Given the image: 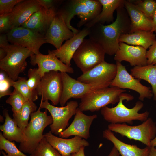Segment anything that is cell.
Masks as SVG:
<instances>
[{
  "instance_id": "6da1fadb",
  "label": "cell",
  "mask_w": 156,
  "mask_h": 156,
  "mask_svg": "<svg viewBox=\"0 0 156 156\" xmlns=\"http://www.w3.org/2000/svg\"><path fill=\"white\" fill-rule=\"evenodd\" d=\"M116 17L112 23L106 25L96 23L89 28V38L103 48L106 54L115 55L119 47L122 34L129 33L131 21L124 6L116 10Z\"/></svg>"
},
{
  "instance_id": "7a4b0ae2",
  "label": "cell",
  "mask_w": 156,
  "mask_h": 156,
  "mask_svg": "<svg viewBox=\"0 0 156 156\" xmlns=\"http://www.w3.org/2000/svg\"><path fill=\"white\" fill-rule=\"evenodd\" d=\"M102 5L98 0L63 1L58 8L57 14L62 16L68 27L74 35L79 31L70 24L72 18L77 16L80 21L77 24L80 28L96 18L101 12Z\"/></svg>"
},
{
  "instance_id": "3957f363",
  "label": "cell",
  "mask_w": 156,
  "mask_h": 156,
  "mask_svg": "<svg viewBox=\"0 0 156 156\" xmlns=\"http://www.w3.org/2000/svg\"><path fill=\"white\" fill-rule=\"evenodd\" d=\"M134 97L128 93H122L117 105L115 107L110 108L106 106L101 109V114L104 119L112 124L127 123L132 125L133 121L139 120L144 122L148 118L149 112L147 111L139 113L138 112L144 106L141 101H137L132 108H129L123 104V102L132 100Z\"/></svg>"
},
{
  "instance_id": "277c9868",
  "label": "cell",
  "mask_w": 156,
  "mask_h": 156,
  "mask_svg": "<svg viewBox=\"0 0 156 156\" xmlns=\"http://www.w3.org/2000/svg\"><path fill=\"white\" fill-rule=\"evenodd\" d=\"M39 106L38 109L32 113L30 120L23 131V141L20 143L19 149L23 153L31 154L44 137L43 131L53 122L51 116L48 115L47 110L42 112Z\"/></svg>"
},
{
  "instance_id": "5b68a950",
  "label": "cell",
  "mask_w": 156,
  "mask_h": 156,
  "mask_svg": "<svg viewBox=\"0 0 156 156\" xmlns=\"http://www.w3.org/2000/svg\"><path fill=\"white\" fill-rule=\"evenodd\" d=\"M2 48L6 52L7 55L0 60V70L5 71L14 81H16L20 74L26 67V59L34 54L28 49L16 44L10 45Z\"/></svg>"
},
{
  "instance_id": "8992f818",
  "label": "cell",
  "mask_w": 156,
  "mask_h": 156,
  "mask_svg": "<svg viewBox=\"0 0 156 156\" xmlns=\"http://www.w3.org/2000/svg\"><path fill=\"white\" fill-rule=\"evenodd\" d=\"M126 91L124 89L110 86L95 90L81 99L78 107L82 112L99 111L107 105L118 103L121 94Z\"/></svg>"
},
{
  "instance_id": "52a82bcc",
  "label": "cell",
  "mask_w": 156,
  "mask_h": 156,
  "mask_svg": "<svg viewBox=\"0 0 156 156\" xmlns=\"http://www.w3.org/2000/svg\"><path fill=\"white\" fill-rule=\"evenodd\" d=\"M108 129L150 147L151 141L156 135V123L151 118L136 126H131L126 123H110L108 125Z\"/></svg>"
},
{
  "instance_id": "ba28073f",
  "label": "cell",
  "mask_w": 156,
  "mask_h": 156,
  "mask_svg": "<svg viewBox=\"0 0 156 156\" xmlns=\"http://www.w3.org/2000/svg\"><path fill=\"white\" fill-rule=\"evenodd\" d=\"M105 54L100 44L89 38L84 39L73 59L83 73L104 61Z\"/></svg>"
},
{
  "instance_id": "9c48e42d",
  "label": "cell",
  "mask_w": 156,
  "mask_h": 156,
  "mask_svg": "<svg viewBox=\"0 0 156 156\" xmlns=\"http://www.w3.org/2000/svg\"><path fill=\"white\" fill-rule=\"evenodd\" d=\"M79 106L77 101H71L67 103L66 106L58 107L51 104L48 101H43L42 98L40 105L41 109H47L51 114L53 122L50 125V131L52 133L57 135L68 126L69 120L76 114Z\"/></svg>"
},
{
  "instance_id": "30bf717a",
  "label": "cell",
  "mask_w": 156,
  "mask_h": 156,
  "mask_svg": "<svg viewBox=\"0 0 156 156\" xmlns=\"http://www.w3.org/2000/svg\"><path fill=\"white\" fill-rule=\"evenodd\" d=\"M7 34L9 42L26 47L36 55L40 53V48L46 43L44 35L22 26L11 29Z\"/></svg>"
},
{
  "instance_id": "8fae6325",
  "label": "cell",
  "mask_w": 156,
  "mask_h": 156,
  "mask_svg": "<svg viewBox=\"0 0 156 156\" xmlns=\"http://www.w3.org/2000/svg\"><path fill=\"white\" fill-rule=\"evenodd\" d=\"M60 74L63 91L59 103L62 107L64 106L70 98L81 99L93 91L107 88L101 84H89L82 82L73 78L67 73L60 72Z\"/></svg>"
},
{
  "instance_id": "7c38bea8",
  "label": "cell",
  "mask_w": 156,
  "mask_h": 156,
  "mask_svg": "<svg viewBox=\"0 0 156 156\" xmlns=\"http://www.w3.org/2000/svg\"><path fill=\"white\" fill-rule=\"evenodd\" d=\"M117 72L112 82L110 87H116L122 89H128L133 90L139 94L138 99L143 101L145 98L151 99L153 94L151 88L141 84V80L136 79L127 71L125 66L121 62L116 61Z\"/></svg>"
},
{
  "instance_id": "4fadbf2b",
  "label": "cell",
  "mask_w": 156,
  "mask_h": 156,
  "mask_svg": "<svg viewBox=\"0 0 156 156\" xmlns=\"http://www.w3.org/2000/svg\"><path fill=\"white\" fill-rule=\"evenodd\" d=\"M36 90L43 101L50 100L52 105H57L63 91L60 72L52 71L46 73L42 77Z\"/></svg>"
},
{
  "instance_id": "5bb4252c",
  "label": "cell",
  "mask_w": 156,
  "mask_h": 156,
  "mask_svg": "<svg viewBox=\"0 0 156 156\" xmlns=\"http://www.w3.org/2000/svg\"><path fill=\"white\" fill-rule=\"evenodd\" d=\"M117 72L116 64L105 60L87 72L82 73L77 80L89 84H99L106 87L110 86Z\"/></svg>"
},
{
  "instance_id": "9a60e30c",
  "label": "cell",
  "mask_w": 156,
  "mask_h": 156,
  "mask_svg": "<svg viewBox=\"0 0 156 156\" xmlns=\"http://www.w3.org/2000/svg\"><path fill=\"white\" fill-rule=\"evenodd\" d=\"M75 115L71 123L60 133L59 137L67 138L71 136H77L88 139L90 137V127L94 120L97 118V115H86L78 107Z\"/></svg>"
},
{
  "instance_id": "2e32d148",
  "label": "cell",
  "mask_w": 156,
  "mask_h": 156,
  "mask_svg": "<svg viewBox=\"0 0 156 156\" xmlns=\"http://www.w3.org/2000/svg\"><path fill=\"white\" fill-rule=\"evenodd\" d=\"M47 140L62 156H71L78 152L83 146H89L85 139L77 136L70 139L59 137L54 135L51 131L44 135Z\"/></svg>"
},
{
  "instance_id": "e0dca14e",
  "label": "cell",
  "mask_w": 156,
  "mask_h": 156,
  "mask_svg": "<svg viewBox=\"0 0 156 156\" xmlns=\"http://www.w3.org/2000/svg\"><path fill=\"white\" fill-rule=\"evenodd\" d=\"M48 52V54L47 55L40 53L37 55L34 54L30 57L31 64L33 66L38 65V72L42 77L46 73L52 71L74 73V69L72 67L63 63L52 53L50 50Z\"/></svg>"
},
{
  "instance_id": "ac0fdd59",
  "label": "cell",
  "mask_w": 156,
  "mask_h": 156,
  "mask_svg": "<svg viewBox=\"0 0 156 156\" xmlns=\"http://www.w3.org/2000/svg\"><path fill=\"white\" fill-rule=\"evenodd\" d=\"M146 49L142 47L128 44L120 42L119 49L114 59L121 62H129L132 66H144L147 65Z\"/></svg>"
},
{
  "instance_id": "d6986e66",
  "label": "cell",
  "mask_w": 156,
  "mask_h": 156,
  "mask_svg": "<svg viewBox=\"0 0 156 156\" xmlns=\"http://www.w3.org/2000/svg\"><path fill=\"white\" fill-rule=\"evenodd\" d=\"M74 35L62 16L57 14L47 31L45 37L46 43L52 45L57 49L61 47L64 40L72 38Z\"/></svg>"
},
{
  "instance_id": "ffe728a7",
  "label": "cell",
  "mask_w": 156,
  "mask_h": 156,
  "mask_svg": "<svg viewBox=\"0 0 156 156\" xmlns=\"http://www.w3.org/2000/svg\"><path fill=\"white\" fill-rule=\"evenodd\" d=\"M89 32V28L84 27L72 38L66 40L60 48L50 50V52L64 64L71 66V61L74 54Z\"/></svg>"
},
{
  "instance_id": "44dd1931",
  "label": "cell",
  "mask_w": 156,
  "mask_h": 156,
  "mask_svg": "<svg viewBox=\"0 0 156 156\" xmlns=\"http://www.w3.org/2000/svg\"><path fill=\"white\" fill-rule=\"evenodd\" d=\"M41 7L37 0H23L18 3L10 14L11 29L21 26Z\"/></svg>"
},
{
  "instance_id": "7402d4cb",
  "label": "cell",
  "mask_w": 156,
  "mask_h": 156,
  "mask_svg": "<svg viewBox=\"0 0 156 156\" xmlns=\"http://www.w3.org/2000/svg\"><path fill=\"white\" fill-rule=\"evenodd\" d=\"M57 12L55 9H47L42 6L21 26L45 35Z\"/></svg>"
},
{
  "instance_id": "603a6c76",
  "label": "cell",
  "mask_w": 156,
  "mask_h": 156,
  "mask_svg": "<svg viewBox=\"0 0 156 156\" xmlns=\"http://www.w3.org/2000/svg\"><path fill=\"white\" fill-rule=\"evenodd\" d=\"M103 136L112 143L120 156H148L150 151L151 147L146 146L140 148L136 145L128 144L122 141L108 129L103 131Z\"/></svg>"
},
{
  "instance_id": "cb8c5ba5",
  "label": "cell",
  "mask_w": 156,
  "mask_h": 156,
  "mask_svg": "<svg viewBox=\"0 0 156 156\" xmlns=\"http://www.w3.org/2000/svg\"><path fill=\"white\" fill-rule=\"evenodd\" d=\"M124 7L131 21L129 33L139 30H151L152 20L137 9L130 0L125 1Z\"/></svg>"
},
{
  "instance_id": "d4e9b609",
  "label": "cell",
  "mask_w": 156,
  "mask_h": 156,
  "mask_svg": "<svg viewBox=\"0 0 156 156\" xmlns=\"http://www.w3.org/2000/svg\"><path fill=\"white\" fill-rule=\"evenodd\" d=\"M102 5L100 13L94 19L84 25L90 28L96 23L104 25L114 22V11L119 7L124 6L125 0H99Z\"/></svg>"
},
{
  "instance_id": "484cf974",
  "label": "cell",
  "mask_w": 156,
  "mask_h": 156,
  "mask_svg": "<svg viewBox=\"0 0 156 156\" xmlns=\"http://www.w3.org/2000/svg\"><path fill=\"white\" fill-rule=\"evenodd\" d=\"M156 40V34L151 31L139 30L131 33L122 34L119 42L139 46L147 49Z\"/></svg>"
},
{
  "instance_id": "4316f807",
  "label": "cell",
  "mask_w": 156,
  "mask_h": 156,
  "mask_svg": "<svg viewBox=\"0 0 156 156\" xmlns=\"http://www.w3.org/2000/svg\"><path fill=\"white\" fill-rule=\"evenodd\" d=\"M3 114L5 121L4 123L0 125V130L3 132V137L11 142L21 143L23 140V131L18 127L13 119L10 117L7 109L3 110Z\"/></svg>"
},
{
  "instance_id": "83f0119b",
  "label": "cell",
  "mask_w": 156,
  "mask_h": 156,
  "mask_svg": "<svg viewBox=\"0 0 156 156\" xmlns=\"http://www.w3.org/2000/svg\"><path fill=\"white\" fill-rule=\"evenodd\" d=\"M134 78L146 81L151 85L153 99L156 101V64L135 66L130 70Z\"/></svg>"
},
{
  "instance_id": "f1b7e54d",
  "label": "cell",
  "mask_w": 156,
  "mask_h": 156,
  "mask_svg": "<svg viewBox=\"0 0 156 156\" xmlns=\"http://www.w3.org/2000/svg\"><path fill=\"white\" fill-rule=\"evenodd\" d=\"M37 109V106L34 102L28 100L17 114H13L14 121L23 131L29 123V120L31 114L36 111Z\"/></svg>"
},
{
  "instance_id": "f546056e",
  "label": "cell",
  "mask_w": 156,
  "mask_h": 156,
  "mask_svg": "<svg viewBox=\"0 0 156 156\" xmlns=\"http://www.w3.org/2000/svg\"><path fill=\"white\" fill-rule=\"evenodd\" d=\"M25 77H19L17 80L14 81L12 86L20 92L27 100L34 102L38 99L36 90H32L27 85Z\"/></svg>"
},
{
  "instance_id": "4dcf8cb0",
  "label": "cell",
  "mask_w": 156,
  "mask_h": 156,
  "mask_svg": "<svg viewBox=\"0 0 156 156\" xmlns=\"http://www.w3.org/2000/svg\"><path fill=\"white\" fill-rule=\"evenodd\" d=\"M30 156H62L43 138L36 148Z\"/></svg>"
},
{
  "instance_id": "1f68e13d",
  "label": "cell",
  "mask_w": 156,
  "mask_h": 156,
  "mask_svg": "<svg viewBox=\"0 0 156 156\" xmlns=\"http://www.w3.org/2000/svg\"><path fill=\"white\" fill-rule=\"evenodd\" d=\"M28 100L20 92L14 88L6 100V102L11 106L13 114L15 115L20 111L24 103Z\"/></svg>"
},
{
  "instance_id": "d6a6232c",
  "label": "cell",
  "mask_w": 156,
  "mask_h": 156,
  "mask_svg": "<svg viewBox=\"0 0 156 156\" xmlns=\"http://www.w3.org/2000/svg\"><path fill=\"white\" fill-rule=\"evenodd\" d=\"M135 6L152 20L156 9V1L153 0H130Z\"/></svg>"
},
{
  "instance_id": "836d02e7",
  "label": "cell",
  "mask_w": 156,
  "mask_h": 156,
  "mask_svg": "<svg viewBox=\"0 0 156 156\" xmlns=\"http://www.w3.org/2000/svg\"><path fill=\"white\" fill-rule=\"evenodd\" d=\"M0 150L4 151L7 156H28L18 148L14 142L5 138L1 132L0 133Z\"/></svg>"
},
{
  "instance_id": "e575fe53",
  "label": "cell",
  "mask_w": 156,
  "mask_h": 156,
  "mask_svg": "<svg viewBox=\"0 0 156 156\" xmlns=\"http://www.w3.org/2000/svg\"><path fill=\"white\" fill-rule=\"evenodd\" d=\"M14 81L4 71L0 72V98L10 95L12 92L10 88L12 86Z\"/></svg>"
},
{
  "instance_id": "d590c367",
  "label": "cell",
  "mask_w": 156,
  "mask_h": 156,
  "mask_svg": "<svg viewBox=\"0 0 156 156\" xmlns=\"http://www.w3.org/2000/svg\"><path fill=\"white\" fill-rule=\"evenodd\" d=\"M28 76L29 79L26 81L27 85L32 90H36L40 83L42 77L38 72L37 68L29 69L28 72Z\"/></svg>"
},
{
  "instance_id": "8d00e7d4",
  "label": "cell",
  "mask_w": 156,
  "mask_h": 156,
  "mask_svg": "<svg viewBox=\"0 0 156 156\" xmlns=\"http://www.w3.org/2000/svg\"><path fill=\"white\" fill-rule=\"evenodd\" d=\"M23 0H0V16L11 14L15 6Z\"/></svg>"
},
{
  "instance_id": "74e56055",
  "label": "cell",
  "mask_w": 156,
  "mask_h": 156,
  "mask_svg": "<svg viewBox=\"0 0 156 156\" xmlns=\"http://www.w3.org/2000/svg\"><path fill=\"white\" fill-rule=\"evenodd\" d=\"M10 14L0 16L1 34L8 32L11 29Z\"/></svg>"
},
{
  "instance_id": "f35d334b",
  "label": "cell",
  "mask_w": 156,
  "mask_h": 156,
  "mask_svg": "<svg viewBox=\"0 0 156 156\" xmlns=\"http://www.w3.org/2000/svg\"><path fill=\"white\" fill-rule=\"evenodd\" d=\"M42 7L47 9H54L57 10L63 1L53 0H37Z\"/></svg>"
},
{
  "instance_id": "ab89813d",
  "label": "cell",
  "mask_w": 156,
  "mask_h": 156,
  "mask_svg": "<svg viewBox=\"0 0 156 156\" xmlns=\"http://www.w3.org/2000/svg\"><path fill=\"white\" fill-rule=\"evenodd\" d=\"M147 51L146 57L147 65L151 64L153 60L156 58V40L149 48Z\"/></svg>"
},
{
  "instance_id": "60d3db41",
  "label": "cell",
  "mask_w": 156,
  "mask_h": 156,
  "mask_svg": "<svg viewBox=\"0 0 156 156\" xmlns=\"http://www.w3.org/2000/svg\"><path fill=\"white\" fill-rule=\"evenodd\" d=\"M7 34H1L0 35V47L3 48L9 45Z\"/></svg>"
},
{
  "instance_id": "b9f144b4",
  "label": "cell",
  "mask_w": 156,
  "mask_h": 156,
  "mask_svg": "<svg viewBox=\"0 0 156 156\" xmlns=\"http://www.w3.org/2000/svg\"><path fill=\"white\" fill-rule=\"evenodd\" d=\"M151 31L156 33V9L154 13L152 20Z\"/></svg>"
},
{
  "instance_id": "7bdbcfd3",
  "label": "cell",
  "mask_w": 156,
  "mask_h": 156,
  "mask_svg": "<svg viewBox=\"0 0 156 156\" xmlns=\"http://www.w3.org/2000/svg\"><path fill=\"white\" fill-rule=\"evenodd\" d=\"M85 147L84 146L81 147L78 152L72 154L71 156H85Z\"/></svg>"
},
{
  "instance_id": "ee69618b",
  "label": "cell",
  "mask_w": 156,
  "mask_h": 156,
  "mask_svg": "<svg viewBox=\"0 0 156 156\" xmlns=\"http://www.w3.org/2000/svg\"><path fill=\"white\" fill-rule=\"evenodd\" d=\"M107 156H120V155L117 149L114 146Z\"/></svg>"
},
{
  "instance_id": "f6af8a7d",
  "label": "cell",
  "mask_w": 156,
  "mask_h": 156,
  "mask_svg": "<svg viewBox=\"0 0 156 156\" xmlns=\"http://www.w3.org/2000/svg\"><path fill=\"white\" fill-rule=\"evenodd\" d=\"M148 156H156V147H151L150 151Z\"/></svg>"
},
{
  "instance_id": "bcb514c9",
  "label": "cell",
  "mask_w": 156,
  "mask_h": 156,
  "mask_svg": "<svg viewBox=\"0 0 156 156\" xmlns=\"http://www.w3.org/2000/svg\"><path fill=\"white\" fill-rule=\"evenodd\" d=\"M7 52L3 48L0 47V60L3 59L6 55Z\"/></svg>"
},
{
  "instance_id": "7dc6e473",
  "label": "cell",
  "mask_w": 156,
  "mask_h": 156,
  "mask_svg": "<svg viewBox=\"0 0 156 156\" xmlns=\"http://www.w3.org/2000/svg\"><path fill=\"white\" fill-rule=\"evenodd\" d=\"M151 147H156V135L154 138L151 142Z\"/></svg>"
},
{
  "instance_id": "c3c4849f",
  "label": "cell",
  "mask_w": 156,
  "mask_h": 156,
  "mask_svg": "<svg viewBox=\"0 0 156 156\" xmlns=\"http://www.w3.org/2000/svg\"><path fill=\"white\" fill-rule=\"evenodd\" d=\"M152 64L155 65L156 64V58L153 61Z\"/></svg>"
},
{
  "instance_id": "681fc988",
  "label": "cell",
  "mask_w": 156,
  "mask_h": 156,
  "mask_svg": "<svg viewBox=\"0 0 156 156\" xmlns=\"http://www.w3.org/2000/svg\"><path fill=\"white\" fill-rule=\"evenodd\" d=\"M1 153L3 155V156H7V155L3 151H1Z\"/></svg>"
},
{
  "instance_id": "f907efd6",
  "label": "cell",
  "mask_w": 156,
  "mask_h": 156,
  "mask_svg": "<svg viewBox=\"0 0 156 156\" xmlns=\"http://www.w3.org/2000/svg\"><path fill=\"white\" fill-rule=\"evenodd\" d=\"M155 106H156V104Z\"/></svg>"
}]
</instances>
